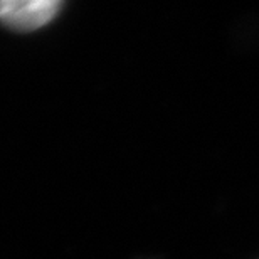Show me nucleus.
<instances>
[{
  "instance_id": "f257e3e1",
  "label": "nucleus",
  "mask_w": 259,
  "mask_h": 259,
  "mask_svg": "<svg viewBox=\"0 0 259 259\" xmlns=\"http://www.w3.org/2000/svg\"><path fill=\"white\" fill-rule=\"evenodd\" d=\"M61 7L58 0H0V24L29 32L49 24Z\"/></svg>"
}]
</instances>
